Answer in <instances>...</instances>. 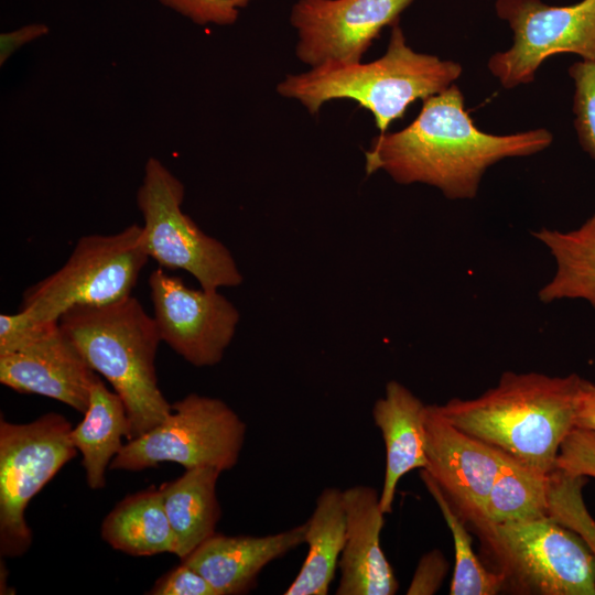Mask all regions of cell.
<instances>
[{
	"mask_svg": "<svg viewBox=\"0 0 595 595\" xmlns=\"http://www.w3.org/2000/svg\"><path fill=\"white\" fill-rule=\"evenodd\" d=\"M552 141L544 128L505 136L479 130L453 84L424 99L404 129L374 138L365 169L367 174L382 170L400 184L432 185L450 199H470L488 167L506 158L536 154Z\"/></svg>",
	"mask_w": 595,
	"mask_h": 595,
	"instance_id": "1",
	"label": "cell"
},
{
	"mask_svg": "<svg viewBox=\"0 0 595 595\" xmlns=\"http://www.w3.org/2000/svg\"><path fill=\"white\" fill-rule=\"evenodd\" d=\"M581 377L506 371L498 383L475 399L436 404L457 429L549 475L562 442L574 428Z\"/></svg>",
	"mask_w": 595,
	"mask_h": 595,
	"instance_id": "2",
	"label": "cell"
},
{
	"mask_svg": "<svg viewBox=\"0 0 595 595\" xmlns=\"http://www.w3.org/2000/svg\"><path fill=\"white\" fill-rule=\"evenodd\" d=\"M63 333L88 366L101 375L125 403L129 440L171 412L158 385L155 356L161 337L152 315L133 296L97 306H75L58 320Z\"/></svg>",
	"mask_w": 595,
	"mask_h": 595,
	"instance_id": "3",
	"label": "cell"
},
{
	"mask_svg": "<svg viewBox=\"0 0 595 595\" xmlns=\"http://www.w3.org/2000/svg\"><path fill=\"white\" fill-rule=\"evenodd\" d=\"M462 74L461 64L418 53L398 23L391 26L387 52L370 63H325L289 75L278 85L282 96L300 100L311 113L323 104L348 98L369 110L380 133L402 118L410 104L440 94Z\"/></svg>",
	"mask_w": 595,
	"mask_h": 595,
	"instance_id": "4",
	"label": "cell"
},
{
	"mask_svg": "<svg viewBox=\"0 0 595 595\" xmlns=\"http://www.w3.org/2000/svg\"><path fill=\"white\" fill-rule=\"evenodd\" d=\"M149 259L137 224L116 234L83 236L58 270L23 292L19 311L37 323H53L75 306L117 302L131 295Z\"/></svg>",
	"mask_w": 595,
	"mask_h": 595,
	"instance_id": "5",
	"label": "cell"
},
{
	"mask_svg": "<svg viewBox=\"0 0 595 595\" xmlns=\"http://www.w3.org/2000/svg\"><path fill=\"white\" fill-rule=\"evenodd\" d=\"M519 594L595 595V558L581 537L550 516L487 524L476 531Z\"/></svg>",
	"mask_w": 595,
	"mask_h": 595,
	"instance_id": "6",
	"label": "cell"
},
{
	"mask_svg": "<svg viewBox=\"0 0 595 595\" xmlns=\"http://www.w3.org/2000/svg\"><path fill=\"white\" fill-rule=\"evenodd\" d=\"M184 192L183 183L163 163L148 159L137 192L147 255L160 268L192 274L204 290L239 285L242 275L228 248L183 213Z\"/></svg>",
	"mask_w": 595,
	"mask_h": 595,
	"instance_id": "7",
	"label": "cell"
},
{
	"mask_svg": "<svg viewBox=\"0 0 595 595\" xmlns=\"http://www.w3.org/2000/svg\"><path fill=\"white\" fill-rule=\"evenodd\" d=\"M246 433V423L226 402L190 393L162 422L123 444L109 468L139 472L172 462L223 473L237 465Z\"/></svg>",
	"mask_w": 595,
	"mask_h": 595,
	"instance_id": "8",
	"label": "cell"
},
{
	"mask_svg": "<svg viewBox=\"0 0 595 595\" xmlns=\"http://www.w3.org/2000/svg\"><path fill=\"white\" fill-rule=\"evenodd\" d=\"M71 422L45 413L28 423L0 421V554L23 555L32 544L24 517L31 499L77 455Z\"/></svg>",
	"mask_w": 595,
	"mask_h": 595,
	"instance_id": "9",
	"label": "cell"
},
{
	"mask_svg": "<svg viewBox=\"0 0 595 595\" xmlns=\"http://www.w3.org/2000/svg\"><path fill=\"white\" fill-rule=\"evenodd\" d=\"M497 15L513 32L512 45L494 54L488 69L507 89L534 80L552 55L574 53L595 60V0L551 6L542 0H497Z\"/></svg>",
	"mask_w": 595,
	"mask_h": 595,
	"instance_id": "10",
	"label": "cell"
},
{
	"mask_svg": "<svg viewBox=\"0 0 595 595\" xmlns=\"http://www.w3.org/2000/svg\"><path fill=\"white\" fill-rule=\"evenodd\" d=\"M161 342L195 367L218 364L239 322L236 306L217 291L192 289L158 268L149 275Z\"/></svg>",
	"mask_w": 595,
	"mask_h": 595,
	"instance_id": "11",
	"label": "cell"
},
{
	"mask_svg": "<svg viewBox=\"0 0 595 595\" xmlns=\"http://www.w3.org/2000/svg\"><path fill=\"white\" fill-rule=\"evenodd\" d=\"M413 0H299L291 22L298 57L311 65L357 63L386 26Z\"/></svg>",
	"mask_w": 595,
	"mask_h": 595,
	"instance_id": "12",
	"label": "cell"
},
{
	"mask_svg": "<svg viewBox=\"0 0 595 595\" xmlns=\"http://www.w3.org/2000/svg\"><path fill=\"white\" fill-rule=\"evenodd\" d=\"M424 469L457 515L476 530L486 522L493 484L509 454L457 429L426 404Z\"/></svg>",
	"mask_w": 595,
	"mask_h": 595,
	"instance_id": "13",
	"label": "cell"
},
{
	"mask_svg": "<svg viewBox=\"0 0 595 595\" xmlns=\"http://www.w3.org/2000/svg\"><path fill=\"white\" fill-rule=\"evenodd\" d=\"M97 377L58 322L24 347L0 355L3 386L57 400L83 414Z\"/></svg>",
	"mask_w": 595,
	"mask_h": 595,
	"instance_id": "14",
	"label": "cell"
},
{
	"mask_svg": "<svg viewBox=\"0 0 595 595\" xmlns=\"http://www.w3.org/2000/svg\"><path fill=\"white\" fill-rule=\"evenodd\" d=\"M346 539L338 562L337 595H393L399 589L394 571L380 543L385 524L379 494L368 485L344 490Z\"/></svg>",
	"mask_w": 595,
	"mask_h": 595,
	"instance_id": "15",
	"label": "cell"
},
{
	"mask_svg": "<svg viewBox=\"0 0 595 595\" xmlns=\"http://www.w3.org/2000/svg\"><path fill=\"white\" fill-rule=\"evenodd\" d=\"M306 521L268 536L215 533L181 562L203 575L218 595L251 591L261 571L305 543Z\"/></svg>",
	"mask_w": 595,
	"mask_h": 595,
	"instance_id": "16",
	"label": "cell"
},
{
	"mask_svg": "<svg viewBox=\"0 0 595 595\" xmlns=\"http://www.w3.org/2000/svg\"><path fill=\"white\" fill-rule=\"evenodd\" d=\"M424 404L411 390L390 380L385 394L372 407L375 425L380 430L386 448V469L379 504L383 513H391L399 480L409 472L425 468Z\"/></svg>",
	"mask_w": 595,
	"mask_h": 595,
	"instance_id": "17",
	"label": "cell"
},
{
	"mask_svg": "<svg viewBox=\"0 0 595 595\" xmlns=\"http://www.w3.org/2000/svg\"><path fill=\"white\" fill-rule=\"evenodd\" d=\"M220 473L214 467H194L160 487L175 555L181 560L216 533L221 516L217 498Z\"/></svg>",
	"mask_w": 595,
	"mask_h": 595,
	"instance_id": "18",
	"label": "cell"
},
{
	"mask_svg": "<svg viewBox=\"0 0 595 595\" xmlns=\"http://www.w3.org/2000/svg\"><path fill=\"white\" fill-rule=\"evenodd\" d=\"M346 539L344 490L326 487L306 520L307 555L284 595H326Z\"/></svg>",
	"mask_w": 595,
	"mask_h": 595,
	"instance_id": "19",
	"label": "cell"
},
{
	"mask_svg": "<svg viewBox=\"0 0 595 595\" xmlns=\"http://www.w3.org/2000/svg\"><path fill=\"white\" fill-rule=\"evenodd\" d=\"M129 434L123 401L97 377L84 418L71 431L72 443L82 454V465L91 489L105 486L106 469L123 446L122 437L128 440Z\"/></svg>",
	"mask_w": 595,
	"mask_h": 595,
	"instance_id": "20",
	"label": "cell"
},
{
	"mask_svg": "<svg viewBox=\"0 0 595 595\" xmlns=\"http://www.w3.org/2000/svg\"><path fill=\"white\" fill-rule=\"evenodd\" d=\"M100 534L111 548L132 556L175 554L160 488L126 496L102 520Z\"/></svg>",
	"mask_w": 595,
	"mask_h": 595,
	"instance_id": "21",
	"label": "cell"
},
{
	"mask_svg": "<svg viewBox=\"0 0 595 595\" xmlns=\"http://www.w3.org/2000/svg\"><path fill=\"white\" fill-rule=\"evenodd\" d=\"M533 236L549 249L556 266L552 279L540 289L539 300L581 299L595 309V215L576 229L543 227Z\"/></svg>",
	"mask_w": 595,
	"mask_h": 595,
	"instance_id": "22",
	"label": "cell"
},
{
	"mask_svg": "<svg viewBox=\"0 0 595 595\" xmlns=\"http://www.w3.org/2000/svg\"><path fill=\"white\" fill-rule=\"evenodd\" d=\"M548 476L508 455L488 496L486 522L477 530L549 516Z\"/></svg>",
	"mask_w": 595,
	"mask_h": 595,
	"instance_id": "23",
	"label": "cell"
},
{
	"mask_svg": "<svg viewBox=\"0 0 595 595\" xmlns=\"http://www.w3.org/2000/svg\"><path fill=\"white\" fill-rule=\"evenodd\" d=\"M421 479L436 501L454 542L455 563L450 587L451 595H495L505 589V576L487 570L472 547V537L439 485L421 469Z\"/></svg>",
	"mask_w": 595,
	"mask_h": 595,
	"instance_id": "24",
	"label": "cell"
},
{
	"mask_svg": "<svg viewBox=\"0 0 595 595\" xmlns=\"http://www.w3.org/2000/svg\"><path fill=\"white\" fill-rule=\"evenodd\" d=\"M584 476H571L555 468L548 476L549 516L577 533L595 558V520L584 499Z\"/></svg>",
	"mask_w": 595,
	"mask_h": 595,
	"instance_id": "25",
	"label": "cell"
},
{
	"mask_svg": "<svg viewBox=\"0 0 595 595\" xmlns=\"http://www.w3.org/2000/svg\"><path fill=\"white\" fill-rule=\"evenodd\" d=\"M569 75L574 82V127L582 149L595 159V60L573 63Z\"/></svg>",
	"mask_w": 595,
	"mask_h": 595,
	"instance_id": "26",
	"label": "cell"
},
{
	"mask_svg": "<svg viewBox=\"0 0 595 595\" xmlns=\"http://www.w3.org/2000/svg\"><path fill=\"white\" fill-rule=\"evenodd\" d=\"M555 468L571 476L595 478V433L573 428L561 444Z\"/></svg>",
	"mask_w": 595,
	"mask_h": 595,
	"instance_id": "27",
	"label": "cell"
},
{
	"mask_svg": "<svg viewBox=\"0 0 595 595\" xmlns=\"http://www.w3.org/2000/svg\"><path fill=\"white\" fill-rule=\"evenodd\" d=\"M147 594L218 595L203 575L183 562L161 575Z\"/></svg>",
	"mask_w": 595,
	"mask_h": 595,
	"instance_id": "28",
	"label": "cell"
},
{
	"mask_svg": "<svg viewBox=\"0 0 595 595\" xmlns=\"http://www.w3.org/2000/svg\"><path fill=\"white\" fill-rule=\"evenodd\" d=\"M55 323H37L22 311L0 314V355L24 347Z\"/></svg>",
	"mask_w": 595,
	"mask_h": 595,
	"instance_id": "29",
	"label": "cell"
},
{
	"mask_svg": "<svg viewBox=\"0 0 595 595\" xmlns=\"http://www.w3.org/2000/svg\"><path fill=\"white\" fill-rule=\"evenodd\" d=\"M443 553L436 549L423 554L407 589L408 595H431L437 592L447 573Z\"/></svg>",
	"mask_w": 595,
	"mask_h": 595,
	"instance_id": "30",
	"label": "cell"
},
{
	"mask_svg": "<svg viewBox=\"0 0 595 595\" xmlns=\"http://www.w3.org/2000/svg\"><path fill=\"white\" fill-rule=\"evenodd\" d=\"M48 33V28L42 23L24 25L18 30L1 33L0 35V65L2 66L10 56L21 46L42 37Z\"/></svg>",
	"mask_w": 595,
	"mask_h": 595,
	"instance_id": "31",
	"label": "cell"
},
{
	"mask_svg": "<svg viewBox=\"0 0 595 595\" xmlns=\"http://www.w3.org/2000/svg\"><path fill=\"white\" fill-rule=\"evenodd\" d=\"M574 428L595 433V383L584 378L575 397Z\"/></svg>",
	"mask_w": 595,
	"mask_h": 595,
	"instance_id": "32",
	"label": "cell"
}]
</instances>
